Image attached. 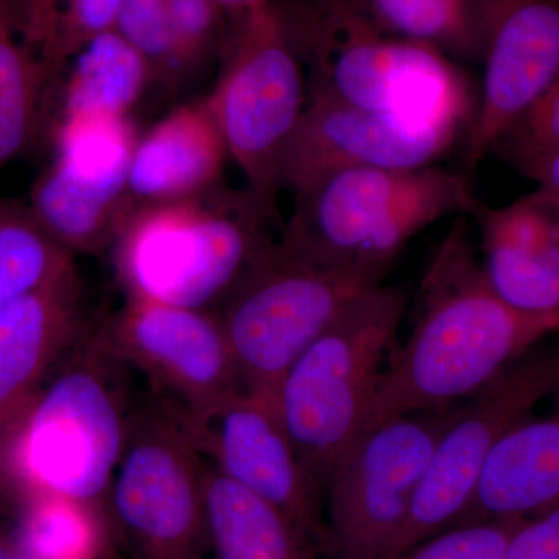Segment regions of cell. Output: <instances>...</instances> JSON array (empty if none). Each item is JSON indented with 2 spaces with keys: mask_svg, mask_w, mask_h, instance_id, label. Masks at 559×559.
Listing matches in <instances>:
<instances>
[{
  "mask_svg": "<svg viewBox=\"0 0 559 559\" xmlns=\"http://www.w3.org/2000/svg\"><path fill=\"white\" fill-rule=\"evenodd\" d=\"M558 331L559 319L522 314L500 299L459 216L426 267L414 329L389 356L366 430L457 406Z\"/></svg>",
  "mask_w": 559,
  "mask_h": 559,
  "instance_id": "cell-1",
  "label": "cell"
},
{
  "mask_svg": "<svg viewBox=\"0 0 559 559\" xmlns=\"http://www.w3.org/2000/svg\"><path fill=\"white\" fill-rule=\"evenodd\" d=\"M121 362L87 330L0 432V491L20 503L57 495L102 507L127 439Z\"/></svg>",
  "mask_w": 559,
  "mask_h": 559,
  "instance_id": "cell-2",
  "label": "cell"
},
{
  "mask_svg": "<svg viewBox=\"0 0 559 559\" xmlns=\"http://www.w3.org/2000/svg\"><path fill=\"white\" fill-rule=\"evenodd\" d=\"M280 10L299 50L308 98L471 124L476 109L454 61L390 33L366 0H307Z\"/></svg>",
  "mask_w": 559,
  "mask_h": 559,
  "instance_id": "cell-3",
  "label": "cell"
},
{
  "mask_svg": "<svg viewBox=\"0 0 559 559\" xmlns=\"http://www.w3.org/2000/svg\"><path fill=\"white\" fill-rule=\"evenodd\" d=\"M476 204L465 175L436 165L341 170L294 193L278 240L320 266L384 278L418 234Z\"/></svg>",
  "mask_w": 559,
  "mask_h": 559,
  "instance_id": "cell-4",
  "label": "cell"
},
{
  "mask_svg": "<svg viewBox=\"0 0 559 559\" xmlns=\"http://www.w3.org/2000/svg\"><path fill=\"white\" fill-rule=\"evenodd\" d=\"M274 213L252 193L215 190L191 200L132 209L116 241L128 297L210 311L223 305L275 238Z\"/></svg>",
  "mask_w": 559,
  "mask_h": 559,
  "instance_id": "cell-5",
  "label": "cell"
},
{
  "mask_svg": "<svg viewBox=\"0 0 559 559\" xmlns=\"http://www.w3.org/2000/svg\"><path fill=\"white\" fill-rule=\"evenodd\" d=\"M406 296L384 283L367 289L289 367L272 403L308 476L322 492L362 436L395 347Z\"/></svg>",
  "mask_w": 559,
  "mask_h": 559,
  "instance_id": "cell-6",
  "label": "cell"
},
{
  "mask_svg": "<svg viewBox=\"0 0 559 559\" xmlns=\"http://www.w3.org/2000/svg\"><path fill=\"white\" fill-rule=\"evenodd\" d=\"M382 277L331 270L272 241L218 312L242 390L274 396L278 382L353 300Z\"/></svg>",
  "mask_w": 559,
  "mask_h": 559,
  "instance_id": "cell-7",
  "label": "cell"
},
{
  "mask_svg": "<svg viewBox=\"0 0 559 559\" xmlns=\"http://www.w3.org/2000/svg\"><path fill=\"white\" fill-rule=\"evenodd\" d=\"M307 98L304 64L282 10L271 3L235 17L207 103L246 189L274 215L283 154Z\"/></svg>",
  "mask_w": 559,
  "mask_h": 559,
  "instance_id": "cell-8",
  "label": "cell"
},
{
  "mask_svg": "<svg viewBox=\"0 0 559 559\" xmlns=\"http://www.w3.org/2000/svg\"><path fill=\"white\" fill-rule=\"evenodd\" d=\"M207 468L164 403L131 412L106 500L135 559L202 557Z\"/></svg>",
  "mask_w": 559,
  "mask_h": 559,
  "instance_id": "cell-9",
  "label": "cell"
},
{
  "mask_svg": "<svg viewBox=\"0 0 559 559\" xmlns=\"http://www.w3.org/2000/svg\"><path fill=\"white\" fill-rule=\"evenodd\" d=\"M454 407L389 419L348 448L323 491L326 558L389 557Z\"/></svg>",
  "mask_w": 559,
  "mask_h": 559,
  "instance_id": "cell-10",
  "label": "cell"
},
{
  "mask_svg": "<svg viewBox=\"0 0 559 559\" xmlns=\"http://www.w3.org/2000/svg\"><path fill=\"white\" fill-rule=\"evenodd\" d=\"M559 385V344L536 345L452 411L409 518L389 557L451 528L468 507L485 460L500 437Z\"/></svg>",
  "mask_w": 559,
  "mask_h": 559,
  "instance_id": "cell-11",
  "label": "cell"
},
{
  "mask_svg": "<svg viewBox=\"0 0 559 559\" xmlns=\"http://www.w3.org/2000/svg\"><path fill=\"white\" fill-rule=\"evenodd\" d=\"M140 135L127 117L62 119L57 156L36 180L31 209L70 253L114 245L130 213L128 179Z\"/></svg>",
  "mask_w": 559,
  "mask_h": 559,
  "instance_id": "cell-12",
  "label": "cell"
},
{
  "mask_svg": "<svg viewBox=\"0 0 559 559\" xmlns=\"http://www.w3.org/2000/svg\"><path fill=\"white\" fill-rule=\"evenodd\" d=\"M165 407L213 469L282 511L323 554L322 489L301 465L271 399L241 392L198 411Z\"/></svg>",
  "mask_w": 559,
  "mask_h": 559,
  "instance_id": "cell-13",
  "label": "cell"
},
{
  "mask_svg": "<svg viewBox=\"0 0 559 559\" xmlns=\"http://www.w3.org/2000/svg\"><path fill=\"white\" fill-rule=\"evenodd\" d=\"M103 347L135 367L176 411H198L242 390L218 312L132 299L97 330Z\"/></svg>",
  "mask_w": 559,
  "mask_h": 559,
  "instance_id": "cell-14",
  "label": "cell"
},
{
  "mask_svg": "<svg viewBox=\"0 0 559 559\" xmlns=\"http://www.w3.org/2000/svg\"><path fill=\"white\" fill-rule=\"evenodd\" d=\"M469 124L457 120H425L307 98L290 138L280 186L296 193L341 170L432 167L450 153Z\"/></svg>",
  "mask_w": 559,
  "mask_h": 559,
  "instance_id": "cell-15",
  "label": "cell"
},
{
  "mask_svg": "<svg viewBox=\"0 0 559 559\" xmlns=\"http://www.w3.org/2000/svg\"><path fill=\"white\" fill-rule=\"evenodd\" d=\"M484 81L466 132L474 170L496 140L559 75V0H477Z\"/></svg>",
  "mask_w": 559,
  "mask_h": 559,
  "instance_id": "cell-16",
  "label": "cell"
},
{
  "mask_svg": "<svg viewBox=\"0 0 559 559\" xmlns=\"http://www.w3.org/2000/svg\"><path fill=\"white\" fill-rule=\"evenodd\" d=\"M481 267L522 314L559 319V210L538 191L502 207L477 201Z\"/></svg>",
  "mask_w": 559,
  "mask_h": 559,
  "instance_id": "cell-17",
  "label": "cell"
},
{
  "mask_svg": "<svg viewBox=\"0 0 559 559\" xmlns=\"http://www.w3.org/2000/svg\"><path fill=\"white\" fill-rule=\"evenodd\" d=\"M86 331L76 270L0 310V432Z\"/></svg>",
  "mask_w": 559,
  "mask_h": 559,
  "instance_id": "cell-18",
  "label": "cell"
},
{
  "mask_svg": "<svg viewBox=\"0 0 559 559\" xmlns=\"http://www.w3.org/2000/svg\"><path fill=\"white\" fill-rule=\"evenodd\" d=\"M227 159L229 151L207 98L173 109L140 135L132 153L131 210L191 200L215 190Z\"/></svg>",
  "mask_w": 559,
  "mask_h": 559,
  "instance_id": "cell-19",
  "label": "cell"
},
{
  "mask_svg": "<svg viewBox=\"0 0 559 559\" xmlns=\"http://www.w3.org/2000/svg\"><path fill=\"white\" fill-rule=\"evenodd\" d=\"M559 506V414L528 415L495 444L455 525L528 520Z\"/></svg>",
  "mask_w": 559,
  "mask_h": 559,
  "instance_id": "cell-20",
  "label": "cell"
},
{
  "mask_svg": "<svg viewBox=\"0 0 559 559\" xmlns=\"http://www.w3.org/2000/svg\"><path fill=\"white\" fill-rule=\"evenodd\" d=\"M205 514L213 559H318V547L282 511L209 465Z\"/></svg>",
  "mask_w": 559,
  "mask_h": 559,
  "instance_id": "cell-21",
  "label": "cell"
},
{
  "mask_svg": "<svg viewBox=\"0 0 559 559\" xmlns=\"http://www.w3.org/2000/svg\"><path fill=\"white\" fill-rule=\"evenodd\" d=\"M69 61L60 120L130 116L151 80L142 55L114 28L95 36Z\"/></svg>",
  "mask_w": 559,
  "mask_h": 559,
  "instance_id": "cell-22",
  "label": "cell"
},
{
  "mask_svg": "<svg viewBox=\"0 0 559 559\" xmlns=\"http://www.w3.org/2000/svg\"><path fill=\"white\" fill-rule=\"evenodd\" d=\"M50 79L22 31L21 0H0V173L35 139Z\"/></svg>",
  "mask_w": 559,
  "mask_h": 559,
  "instance_id": "cell-23",
  "label": "cell"
},
{
  "mask_svg": "<svg viewBox=\"0 0 559 559\" xmlns=\"http://www.w3.org/2000/svg\"><path fill=\"white\" fill-rule=\"evenodd\" d=\"M75 270L31 205L0 197V310Z\"/></svg>",
  "mask_w": 559,
  "mask_h": 559,
  "instance_id": "cell-24",
  "label": "cell"
},
{
  "mask_svg": "<svg viewBox=\"0 0 559 559\" xmlns=\"http://www.w3.org/2000/svg\"><path fill=\"white\" fill-rule=\"evenodd\" d=\"M14 538L38 559H102L105 527L100 507L57 495L21 500Z\"/></svg>",
  "mask_w": 559,
  "mask_h": 559,
  "instance_id": "cell-25",
  "label": "cell"
},
{
  "mask_svg": "<svg viewBox=\"0 0 559 559\" xmlns=\"http://www.w3.org/2000/svg\"><path fill=\"white\" fill-rule=\"evenodd\" d=\"M382 27L400 38L432 47L448 58L479 60L477 0H366Z\"/></svg>",
  "mask_w": 559,
  "mask_h": 559,
  "instance_id": "cell-26",
  "label": "cell"
},
{
  "mask_svg": "<svg viewBox=\"0 0 559 559\" xmlns=\"http://www.w3.org/2000/svg\"><path fill=\"white\" fill-rule=\"evenodd\" d=\"M121 0H21L22 31L53 76L76 53L116 27Z\"/></svg>",
  "mask_w": 559,
  "mask_h": 559,
  "instance_id": "cell-27",
  "label": "cell"
},
{
  "mask_svg": "<svg viewBox=\"0 0 559 559\" xmlns=\"http://www.w3.org/2000/svg\"><path fill=\"white\" fill-rule=\"evenodd\" d=\"M114 31L142 55L151 80L162 86L175 90L190 75L176 47L167 0H121Z\"/></svg>",
  "mask_w": 559,
  "mask_h": 559,
  "instance_id": "cell-28",
  "label": "cell"
},
{
  "mask_svg": "<svg viewBox=\"0 0 559 559\" xmlns=\"http://www.w3.org/2000/svg\"><path fill=\"white\" fill-rule=\"evenodd\" d=\"M559 151V75L507 128L489 153L499 154L521 175L530 176Z\"/></svg>",
  "mask_w": 559,
  "mask_h": 559,
  "instance_id": "cell-29",
  "label": "cell"
},
{
  "mask_svg": "<svg viewBox=\"0 0 559 559\" xmlns=\"http://www.w3.org/2000/svg\"><path fill=\"white\" fill-rule=\"evenodd\" d=\"M525 520L455 525L392 559H502L514 530Z\"/></svg>",
  "mask_w": 559,
  "mask_h": 559,
  "instance_id": "cell-30",
  "label": "cell"
},
{
  "mask_svg": "<svg viewBox=\"0 0 559 559\" xmlns=\"http://www.w3.org/2000/svg\"><path fill=\"white\" fill-rule=\"evenodd\" d=\"M173 36L189 73L223 46V16L226 11L216 0H167Z\"/></svg>",
  "mask_w": 559,
  "mask_h": 559,
  "instance_id": "cell-31",
  "label": "cell"
},
{
  "mask_svg": "<svg viewBox=\"0 0 559 559\" xmlns=\"http://www.w3.org/2000/svg\"><path fill=\"white\" fill-rule=\"evenodd\" d=\"M502 559H559V506L522 521Z\"/></svg>",
  "mask_w": 559,
  "mask_h": 559,
  "instance_id": "cell-32",
  "label": "cell"
},
{
  "mask_svg": "<svg viewBox=\"0 0 559 559\" xmlns=\"http://www.w3.org/2000/svg\"><path fill=\"white\" fill-rule=\"evenodd\" d=\"M530 179L538 183V193L559 210V151L540 164Z\"/></svg>",
  "mask_w": 559,
  "mask_h": 559,
  "instance_id": "cell-33",
  "label": "cell"
},
{
  "mask_svg": "<svg viewBox=\"0 0 559 559\" xmlns=\"http://www.w3.org/2000/svg\"><path fill=\"white\" fill-rule=\"evenodd\" d=\"M226 13L234 17L245 16L252 11L264 9L274 3V0H216Z\"/></svg>",
  "mask_w": 559,
  "mask_h": 559,
  "instance_id": "cell-34",
  "label": "cell"
},
{
  "mask_svg": "<svg viewBox=\"0 0 559 559\" xmlns=\"http://www.w3.org/2000/svg\"><path fill=\"white\" fill-rule=\"evenodd\" d=\"M0 559H38L21 546L20 540L0 530Z\"/></svg>",
  "mask_w": 559,
  "mask_h": 559,
  "instance_id": "cell-35",
  "label": "cell"
},
{
  "mask_svg": "<svg viewBox=\"0 0 559 559\" xmlns=\"http://www.w3.org/2000/svg\"><path fill=\"white\" fill-rule=\"evenodd\" d=\"M551 396H554V399H557V407H558V414H559V385L557 389H555V392L551 393Z\"/></svg>",
  "mask_w": 559,
  "mask_h": 559,
  "instance_id": "cell-36",
  "label": "cell"
},
{
  "mask_svg": "<svg viewBox=\"0 0 559 559\" xmlns=\"http://www.w3.org/2000/svg\"><path fill=\"white\" fill-rule=\"evenodd\" d=\"M193 559H205L204 557H198V558H193ZM213 559V558H212Z\"/></svg>",
  "mask_w": 559,
  "mask_h": 559,
  "instance_id": "cell-37",
  "label": "cell"
}]
</instances>
